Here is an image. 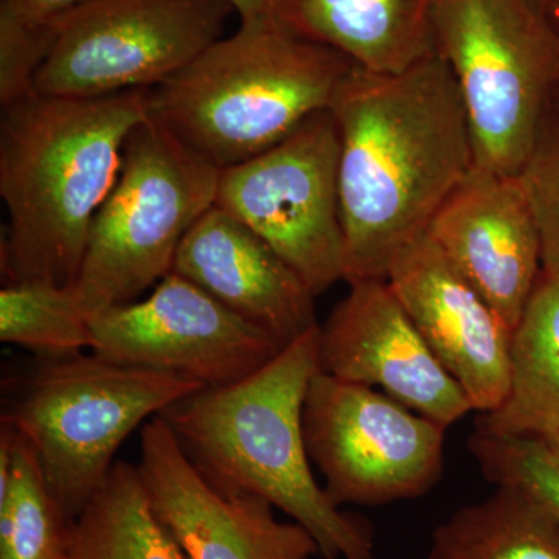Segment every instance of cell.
Here are the masks:
<instances>
[{"label": "cell", "mask_w": 559, "mask_h": 559, "mask_svg": "<svg viewBox=\"0 0 559 559\" xmlns=\"http://www.w3.org/2000/svg\"><path fill=\"white\" fill-rule=\"evenodd\" d=\"M151 90L103 97L33 92L2 108L0 194L9 212L0 266L9 283L72 286L92 223L116 186Z\"/></svg>", "instance_id": "2"}, {"label": "cell", "mask_w": 559, "mask_h": 559, "mask_svg": "<svg viewBox=\"0 0 559 559\" xmlns=\"http://www.w3.org/2000/svg\"><path fill=\"white\" fill-rule=\"evenodd\" d=\"M468 448L496 488L520 489L559 521V460L546 441L476 428Z\"/></svg>", "instance_id": "23"}, {"label": "cell", "mask_w": 559, "mask_h": 559, "mask_svg": "<svg viewBox=\"0 0 559 559\" xmlns=\"http://www.w3.org/2000/svg\"><path fill=\"white\" fill-rule=\"evenodd\" d=\"M428 559H559V521L520 489L500 487L440 524Z\"/></svg>", "instance_id": "19"}, {"label": "cell", "mask_w": 559, "mask_h": 559, "mask_svg": "<svg viewBox=\"0 0 559 559\" xmlns=\"http://www.w3.org/2000/svg\"><path fill=\"white\" fill-rule=\"evenodd\" d=\"M92 353L204 388L245 380L285 348L267 331L170 272L143 300L91 316Z\"/></svg>", "instance_id": "11"}, {"label": "cell", "mask_w": 559, "mask_h": 559, "mask_svg": "<svg viewBox=\"0 0 559 559\" xmlns=\"http://www.w3.org/2000/svg\"><path fill=\"white\" fill-rule=\"evenodd\" d=\"M447 429L388 393L325 371L314 374L305 399L308 455L337 507L425 496L443 476Z\"/></svg>", "instance_id": "10"}, {"label": "cell", "mask_w": 559, "mask_h": 559, "mask_svg": "<svg viewBox=\"0 0 559 559\" xmlns=\"http://www.w3.org/2000/svg\"><path fill=\"white\" fill-rule=\"evenodd\" d=\"M58 25L0 20V103L2 108L33 94L36 73L49 57Z\"/></svg>", "instance_id": "25"}, {"label": "cell", "mask_w": 559, "mask_h": 559, "mask_svg": "<svg viewBox=\"0 0 559 559\" xmlns=\"http://www.w3.org/2000/svg\"><path fill=\"white\" fill-rule=\"evenodd\" d=\"M227 0H94L58 22L33 91L103 97L153 90L224 38Z\"/></svg>", "instance_id": "8"}, {"label": "cell", "mask_w": 559, "mask_h": 559, "mask_svg": "<svg viewBox=\"0 0 559 559\" xmlns=\"http://www.w3.org/2000/svg\"><path fill=\"white\" fill-rule=\"evenodd\" d=\"M140 476L151 507L186 559H311L318 543L271 502L205 479L160 415L140 433Z\"/></svg>", "instance_id": "12"}, {"label": "cell", "mask_w": 559, "mask_h": 559, "mask_svg": "<svg viewBox=\"0 0 559 559\" xmlns=\"http://www.w3.org/2000/svg\"><path fill=\"white\" fill-rule=\"evenodd\" d=\"M476 428L549 440L559 430V275L544 270L511 341V374L499 409Z\"/></svg>", "instance_id": "18"}, {"label": "cell", "mask_w": 559, "mask_h": 559, "mask_svg": "<svg viewBox=\"0 0 559 559\" xmlns=\"http://www.w3.org/2000/svg\"><path fill=\"white\" fill-rule=\"evenodd\" d=\"M70 525L38 455L13 429L10 479L0 487V559H69Z\"/></svg>", "instance_id": "21"}, {"label": "cell", "mask_w": 559, "mask_h": 559, "mask_svg": "<svg viewBox=\"0 0 559 559\" xmlns=\"http://www.w3.org/2000/svg\"><path fill=\"white\" fill-rule=\"evenodd\" d=\"M530 2L538 7L539 10H543L544 13H549L551 7H554L558 0H530Z\"/></svg>", "instance_id": "29"}, {"label": "cell", "mask_w": 559, "mask_h": 559, "mask_svg": "<svg viewBox=\"0 0 559 559\" xmlns=\"http://www.w3.org/2000/svg\"><path fill=\"white\" fill-rule=\"evenodd\" d=\"M0 341L46 359L92 348L91 316L70 286L9 283L0 290Z\"/></svg>", "instance_id": "22"}, {"label": "cell", "mask_w": 559, "mask_h": 559, "mask_svg": "<svg viewBox=\"0 0 559 559\" xmlns=\"http://www.w3.org/2000/svg\"><path fill=\"white\" fill-rule=\"evenodd\" d=\"M329 109L341 140L344 280H385L474 168L462 95L436 51L400 73L353 66Z\"/></svg>", "instance_id": "1"}, {"label": "cell", "mask_w": 559, "mask_h": 559, "mask_svg": "<svg viewBox=\"0 0 559 559\" xmlns=\"http://www.w3.org/2000/svg\"><path fill=\"white\" fill-rule=\"evenodd\" d=\"M202 389L176 374L79 353L47 359L33 371L2 423L32 444L72 524L108 479L134 429Z\"/></svg>", "instance_id": "6"}, {"label": "cell", "mask_w": 559, "mask_h": 559, "mask_svg": "<svg viewBox=\"0 0 559 559\" xmlns=\"http://www.w3.org/2000/svg\"><path fill=\"white\" fill-rule=\"evenodd\" d=\"M69 559H186L151 507L138 465L116 462L70 525Z\"/></svg>", "instance_id": "20"}, {"label": "cell", "mask_w": 559, "mask_h": 559, "mask_svg": "<svg viewBox=\"0 0 559 559\" xmlns=\"http://www.w3.org/2000/svg\"><path fill=\"white\" fill-rule=\"evenodd\" d=\"M341 140L330 109L252 159L221 170L216 207L260 235L316 297L344 280Z\"/></svg>", "instance_id": "9"}, {"label": "cell", "mask_w": 559, "mask_h": 559, "mask_svg": "<svg viewBox=\"0 0 559 559\" xmlns=\"http://www.w3.org/2000/svg\"><path fill=\"white\" fill-rule=\"evenodd\" d=\"M428 234L511 331L543 272V245L521 176L474 167Z\"/></svg>", "instance_id": "15"}, {"label": "cell", "mask_w": 559, "mask_h": 559, "mask_svg": "<svg viewBox=\"0 0 559 559\" xmlns=\"http://www.w3.org/2000/svg\"><path fill=\"white\" fill-rule=\"evenodd\" d=\"M320 371L367 388H381L444 428L473 404L433 355L388 280L349 283V293L320 325Z\"/></svg>", "instance_id": "13"}, {"label": "cell", "mask_w": 559, "mask_h": 559, "mask_svg": "<svg viewBox=\"0 0 559 559\" xmlns=\"http://www.w3.org/2000/svg\"><path fill=\"white\" fill-rule=\"evenodd\" d=\"M437 51L457 83L474 167L521 176L551 124L559 44L530 0H439Z\"/></svg>", "instance_id": "5"}, {"label": "cell", "mask_w": 559, "mask_h": 559, "mask_svg": "<svg viewBox=\"0 0 559 559\" xmlns=\"http://www.w3.org/2000/svg\"><path fill=\"white\" fill-rule=\"evenodd\" d=\"M320 325L245 380L205 388L160 417L205 479L271 502L311 533L325 559H373L369 522L344 513L312 476L304 406L319 364Z\"/></svg>", "instance_id": "3"}, {"label": "cell", "mask_w": 559, "mask_h": 559, "mask_svg": "<svg viewBox=\"0 0 559 559\" xmlns=\"http://www.w3.org/2000/svg\"><path fill=\"white\" fill-rule=\"evenodd\" d=\"M439 0H296L294 31L359 68L400 73L436 53Z\"/></svg>", "instance_id": "17"}, {"label": "cell", "mask_w": 559, "mask_h": 559, "mask_svg": "<svg viewBox=\"0 0 559 559\" xmlns=\"http://www.w3.org/2000/svg\"><path fill=\"white\" fill-rule=\"evenodd\" d=\"M355 62L278 24H241L151 90V114L219 170L329 109Z\"/></svg>", "instance_id": "4"}, {"label": "cell", "mask_w": 559, "mask_h": 559, "mask_svg": "<svg viewBox=\"0 0 559 559\" xmlns=\"http://www.w3.org/2000/svg\"><path fill=\"white\" fill-rule=\"evenodd\" d=\"M385 280L474 411L499 409L510 389L513 331L428 231L401 250Z\"/></svg>", "instance_id": "14"}, {"label": "cell", "mask_w": 559, "mask_h": 559, "mask_svg": "<svg viewBox=\"0 0 559 559\" xmlns=\"http://www.w3.org/2000/svg\"><path fill=\"white\" fill-rule=\"evenodd\" d=\"M543 245V267L559 275V127L551 124L522 171Z\"/></svg>", "instance_id": "24"}, {"label": "cell", "mask_w": 559, "mask_h": 559, "mask_svg": "<svg viewBox=\"0 0 559 559\" xmlns=\"http://www.w3.org/2000/svg\"><path fill=\"white\" fill-rule=\"evenodd\" d=\"M547 444H549V448L551 452H554L555 457L559 460V430L555 436H551L549 440H544Z\"/></svg>", "instance_id": "30"}, {"label": "cell", "mask_w": 559, "mask_h": 559, "mask_svg": "<svg viewBox=\"0 0 559 559\" xmlns=\"http://www.w3.org/2000/svg\"><path fill=\"white\" fill-rule=\"evenodd\" d=\"M549 17L551 20V24H554L555 32H557L558 44H559V0L551 7L549 13ZM555 124L559 127V81H558V90H557V100H555Z\"/></svg>", "instance_id": "28"}, {"label": "cell", "mask_w": 559, "mask_h": 559, "mask_svg": "<svg viewBox=\"0 0 559 559\" xmlns=\"http://www.w3.org/2000/svg\"><path fill=\"white\" fill-rule=\"evenodd\" d=\"M227 2L240 14L241 24H278L294 31L293 11L296 0H227Z\"/></svg>", "instance_id": "27"}, {"label": "cell", "mask_w": 559, "mask_h": 559, "mask_svg": "<svg viewBox=\"0 0 559 559\" xmlns=\"http://www.w3.org/2000/svg\"><path fill=\"white\" fill-rule=\"evenodd\" d=\"M94 0H0V20L25 25H58L70 11Z\"/></svg>", "instance_id": "26"}, {"label": "cell", "mask_w": 559, "mask_h": 559, "mask_svg": "<svg viewBox=\"0 0 559 559\" xmlns=\"http://www.w3.org/2000/svg\"><path fill=\"white\" fill-rule=\"evenodd\" d=\"M219 175L150 110L128 135L70 286L87 314L131 304L170 274L180 242L215 205Z\"/></svg>", "instance_id": "7"}, {"label": "cell", "mask_w": 559, "mask_h": 559, "mask_svg": "<svg viewBox=\"0 0 559 559\" xmlns=\"http://www.w3.org/2000/svg\"><path fill=\"white\" fill-rule=\"evenodd\" d=\"M171 272L285 347L319 325L307 283L260 235L216 205L180 242Z\"/></svg>", "instance_id": "16"}]
</instances>
